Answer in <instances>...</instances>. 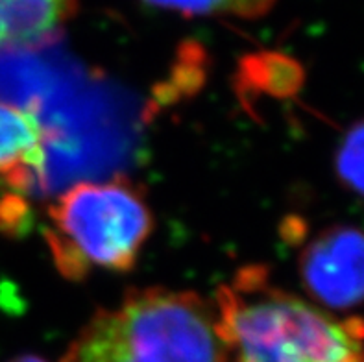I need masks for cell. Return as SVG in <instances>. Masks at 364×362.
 I'll list each match as a JSON object with an SVG mask.
<instances>
[{
    "label": "cell",
    "instance_id": "cell-2",
    "mask_svg": "<svg viewBox=\"0 0 364 362\" xmlns=\"http://www.w3.org/2000/svg\"><path fill=\"white\" fill-rule=\"evenodd\" d=\"M217 327L231 355L282 348L305 362H364V320H337L246 266L217 292Z\"/></svg>",
    "mask_w": 364,
    "mask_h": 362
},
{
    "label": "cell",
    "instance_id": "cell-5",
    "mask_svg": "<svg viewBox=\"0 0 364 362\" xmlns=\"http://www.w3.org/2000/svg\"><path fill=\"white\" fill-rule=\"evenodd\" d=\"M45 132L32 111L0 100V183L30 191L45 172Z\"/></svg>",
    "mask_w": 364,
    "mask_h": 362
},
{
    "label": "cell",
    "instance_id": "cell-1",
    "mask_svg": "<svg viewBox=\"0 0 364 362\" xmlns=\"http://www.w3.org/2000/svg\"><path fill=\"white\" fill-rule=\"evenodd\" d=\"M61 362H231V351L198 294L144 289L98 311Z\"/></svg>",
    "mask_w": 364,
    "mask_h": 362
},
{
    "label": "cell",
    "instance_id": "cell-6",
    "mask_svg": "<svg viewBox=\"0 0 364 362\" xmlns=\"http://www.w3.org/2000/svg\"><path fill=\"white\" fill-rule=\"evenodd\" d=\"M78 0H0V46L30 48L52 41Z\"/></svg>",
    "mask_w": 364,
    "mask_h": 362
},
{
    "label": "cell",
    "instance_id": "cell-4",
    "mask_svg": "<svg viewBox=\"0 0 364 362\" xmlns=\"http://www.w3.org/2000/svg\"><path fill=\"white\" fill-rule=\"evenodd\" d=\"M300 277L326 307L346 311L364 303V231L353 225L322 231L301 252Z\"/></svg>",
    "mask_w": 364,
    "mask_h": 362
},
{
    "label": "cell",
    "instance_id": "cell-11",
    "mask_svg": "<svg viewBox=\"0 0 364 362\" xmlns=\"http://www.w3.org/2000/svg\"><path fill=\"white\" fill-rule=\"evenodd\" d=\"M11 362H46V361L41 357H37V355H21V357L14 358Z\"/></svg>",
    "mask_w": 364,
    "mask_h": 362
},
{
    "label": "cell",
    "instance_id": "cell-3",
    "mask_svg": "<svg viewBox=\"0 0 364 362\" xmlns=\"http://www.w3.org/2000/svg\"><path fill=\"white\" fill-rule=\"evenodd\" d=\"M46 246L65 280L128 272L154 230L143 193L126 179L78 183L48 206Z\"/></svg>",
    "mask_w": 364,
    "mask_h": 362
},
{
    "label": "cell",
    "instance_id": "cell-10",
    "mask_svg": "<svg viewBox=\"0 0 364 362\" xmlns=\"http://www.w3.org/2000/svg\"><path fill=\"white\" fill-rule=\"evenodd\" d=\"M235 362H305L282 348H263L235 355Z\"/></svg>",
    "mask_w": 364,
    "mask_h": 362
},
{
    "label": "cell",
    "instance_id": "cell-7",
    "mask_svg": "<svg viewBox=\"0 0 364 362\" xmlns=\"http://www.w3.org/2000/svg\"><path fill=\"white\" fill-rule=\"evenodd\" d=\"M240 76L250 82H259L270 95L289 97L294 95L301 85L304 70L298 61L282 54H255L248 55L240 65Z\"/></svg>",
    "mask_w": 364,
    "mask_h": 362
},
{
    "label": "cell",
    "instance_id": "cell-8",
    "mask_svg": "<svg viewBox=\"0 0 364 362\" xmlns=\"http://www.w3.org/2000/svg\"><path fill=\"white\" fill-rule=\"evenodd\" d=\"M144 2L183 15H233L239 18L263 17L276 4V0H144Z\"/></svg>",
    "mask_w": 364,
    "mask_h": 362
},
{
    "label": "cell",
    "instance_id": "cell-9",
    "mask_svg": "<svg viewBox=\"0 0 364 362\" xmlns=\"http://www.w3.org/2000/svg\"><path fill=\"white\" fill-rule=\"evenodd\" d=\"M335 166L342 185L364 196V119L353 124L342 137Z\"/></svg>",
    "mask_w": 364,
    "mask_h": 362
}]
</instances>
